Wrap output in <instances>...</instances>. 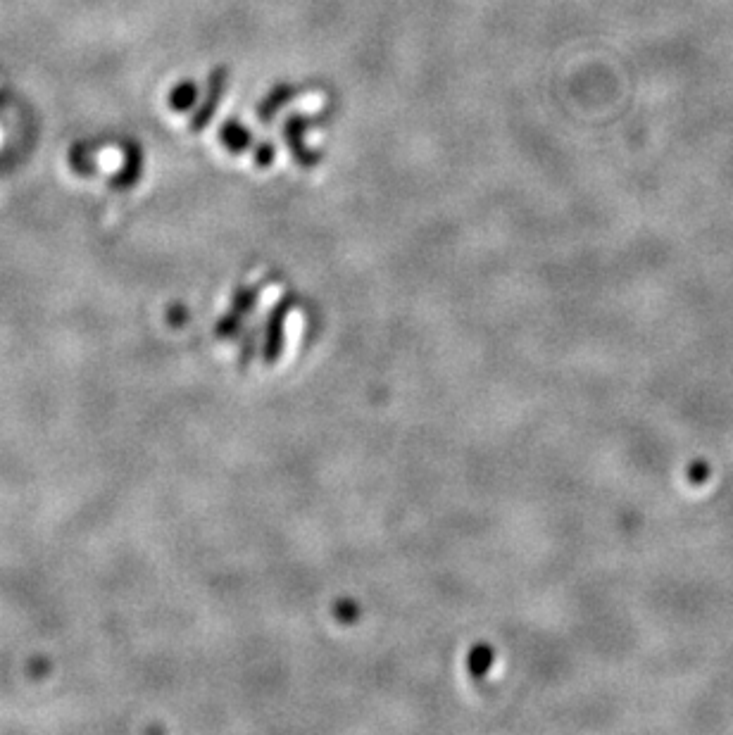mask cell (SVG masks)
Instances as JSON below:
<instances>
[{
	"label": "cell",
	"instance_id": "obj_1",
	"mask_svg": "<svg viewBox=\"0 0 733 735\" xmlns=\"http://www.w3.org/2000/svg\"><path fill=\"white\" fill-rule=\"evenodd\" d=\"M222 86H224V72H217L215 77H212V91H210L208 103H205V110L200 112L196 119H193V129H203V124L208 122L212 112H215L217 103H219V96H222Z\"/></svg>",
	"mask_w": 733,
	"mask_h": 735
}]
</instances>
